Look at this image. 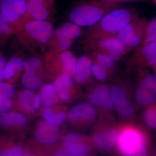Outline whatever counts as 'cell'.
<instances>
[{
	"mask_svg": "<svg viewBox=\"0 0 156 156\" xmlns=\"http://www.w3.org/2000/svg\"><path fill=\"white\" fill-rule=\"evenodd\" d=\"M119 133L115 129L97 132L92 136L93 145L102 151H109L116 145Z\"/></svg>",
	"mask_w": 156,
	"mask_h": 156,
	"instance_id": "10",
	"label": "cell"
},
{
	"mask_svg": "<svg viewBox=\"0 0 156 156\" xmlns=\"http://www.w3.org/2000/svg\"><path fill=\"white\" fill-rule=\"evenodd\" d=\"M60 133L56 126L51 125L46 121H40L34 132L37 141L42 144L50 145L57 141Z\"/></svg>",
	"mask_w": 156,
	"mask_h": 156,
	"instance_id": "11",
	"label": "cell"
},
{
	"mask_svg": "<svg viewBox=\"0 0 156 156\" xmlns=\"http://www.w3.org/2000/svg\"><path fill=\"white\" fill-rule=\"evenodd\" d=\"M147 23L142 19H135L126 26L115 36L131 50L142 45Z\"/></svg>",
	"mask_w": 156,
	"mask_h": 156,
	"instance_id": "4",
	"label": "cell"
},
{
	"mask_svg": "<svg viewBox=\"0 0 156 156\" xmlns=\"http://www.w3.org/2000/svg\"><path fill=\"white\" fill-rule=\"evenodd\" d=\"M23 156H50L48 153H46L36 147L24 148Z\"/></svg>",
	"mask_w": 156,
	"mask_h": 156,
	"instance_id": "36",
	"label": "cell"
},
{
	"mask_svg": "<svg viewBox=\"0 0 156 156\" xmlns=\"http://www.w3.org/2000/svg\"><path fill=\"white\" fill-rule=\"evenodd\" d=\"M5 63V58L2 56H0V76H4Z\"/></svg>",
	"mask_w": 156,
	"mask_h": 156,
	"instance_id": "39",
	"label": "cell"
},
{
	"mask_svg": "<svg viewBox=\"0 0 156 156\" xmlns=\"http://www.w3.org/2000/svg\"><path fill=\"white\" fill-rule=\"evenodd\" d=\"M156 2V0H155Z\"/></svg>",
	"mask_w": 156,
	"mask_h": 156,
	"instance_id": "45",
	"label": "cell"
},
{
	"mask_svg": "<svg viewBox=\"0 0 156 156\" xmlns=\"http://www.w3.org/2000/svg\"><path fill=\"white\" fill-rule=\"evenodd\" d=\"M60 58L63 74L71 78L74 77L76 58L71 52L69 51L62 52L60 55Z\"/></svg>",
	"mask_w": 156,
	"mask_h": 156,
	"instance_id": "22",
	"label": "cell"
},
{
	"mask_svg": "<svg viewBox=\"0 0 156 156\" xmlns=\"http://www.w3.org/2000/svg\"><path fill=\"white\" fill-rule=\"evenodd\" d=\"M24 149L20 144L0 137V156H23Z\"/></svg>",
	"mask_w": 156,
	"mask_h": 156,
	"instance_id": "20",
	"label": "cell"
},
{
	"mask_svg": "<svg viewBox=\"0 0 156 156\" xmlns=\"http://www.w3.org/2000/svg\"><path fill=\"white\" fill-rule=\"evenodd\" d=\"M18 100L20 107L29 112L37 111L42 103L40 95H35L28 89H23L19 92Z\"/></svg>",
	"mask_w": 156,
	"mask_h": 156,
	"instance_id": "15",
	"label": "cell"
},
{
	"mask_svg": "<svg viewBox=\"0 0 156 156\" xmlns=\"http://www.w3.org/2000/svg\"><path fill=\"white\" fill-rule=\"evenodd\" d=\"M13 106L11 99L0 98V114L9 112Z\"/></svg>",
	"mask_w": 156,
	"mask_h": 156,
	"instance_id": "37",
	"label": "cell"
},
{
	"mask_svg": "<svg viewBox=\"0 0 156 156\" xmlns=\"http://www.w3.org/2000/svg\"><path fill=\"white\" fill-rule=\"evenodd\" d=\"M144 120L149 128L156 129V107L146 110L144 115Z\"/></svg>",
	"mask_w": 156,
	"mask_h": 156,
	"instance_id": "32",
	"label": "cell"
},
{
	"mask_svg": "<svg viewBox=\"0 0 156 156\" xmlns=\"http://www.w3.org/2000/svg\"><path fill=\"white\" fill-rule=\"evenodd\" d=\"M154 68L155 69V75L156 76V66H155V67H154Z\"/></svg>",
	"mask_w": 156,
	"mask_h": 156,
	"instance_id": "42",
	"label": "cell"
},
{
	"mask_svg": "<svg viewBox=\"0 0 156 156\" xmlns=\"http://www.w3.org/2000/svg\"><path fill=\"white\" fill-rule=\"evenodd\" d=\"M105 10L98 5H81L73 9L70 13L69 18L79 26H93L105 15Z\"/></svg>",
	"mask_w": 156,
	"mask_h": 156,
	"instance_id": "3",
	"label": "cell"
},
{
	"mask_svg": "<svg viewBox=\"0 0 156 156\" xmlns=\"http://www.w3.org/2000/svg\"><path fill=\"white\" fill-rule=\"evenodd\" d=\"M136 18L126 9H119L109 12L99 22L93 26V38L96 40L104 37L115 36Z\"/></svg>",
	"mask_w": 156,
	"mask_h": 156,
	"instance_id": "1",
	"label": "cell"
},
{
	"mask_svg": "<svg viewBox=\"0 0 156 156\" xmlns=\"http://www.w3.org/2000/svg\"><path fill=\"white\" fill-rule=\"evenodd\" d=\"M22 83L28 89H37L41 85V81L35 73L27 72L23 74L22 78Z\"/></svg>",
	"mask_w": 156,
	"mask_h": 156,
	"instance_id": "28",
	"label": "cell"
},
{
	"mask_svg": "<svg viewBox=\"0 0 156 156\" xmlns=\"http://www.w3.org/2000/svg\"><path fill=\"white\" fill-rule=\"evenodd\" d=\"M48 153L50 156H89L88 154L79 152L63 146L61 147L53 149L52 151H49Z\"/></svg>",
	"mask_w": 156,
	"mask_h": 156,
	"instance_id": "30",
	"label": "cell"
},
{
	"mask_svg": "<svg viewBox=\"0 0 156 156\" xmlns=\"http://www.w3.org/2000/svg\"><path fill=\"white\" fill-rule=\"evenodd\" d=\"M54 85L58 97L63 101L68 100L70 97L69 89L73 85L72 78L63 73L59 75Z\"/></svg>",
	"mask_w": 156,
	"mask_h": 156,
	"instance_id": "19",
	"label": "cell"
},
{
	"mask_svg": "<svg viewBox=\"0 0 156 156\" xmlns=\"http://www.w3.org/2000/svg\"><path fill=\"white\" fill-rule=\"evenodd\" d=\"M40 96L42 104L45 107L55 105L58 101V95L54 84H47L42 87Z\"/></svg>",
	"mask_w": 156,
	"mask_h": 156,
	"instance_id": "21",
	"label": "cell"
},
{
	"mask_svg": "<svg viewBox=\"0 0 156 156\" xmlns=\"http://www.w3.org/2000/svg\"><path fill=\"white\" fill-rule=\"evenodd\" d=\"M116 146L120 156H149L146 136L134 128H128L120 133Z\"/></svg>",
	"mask_w": 156,
	"mask_h": 156,
	"instance_id": "2",
	"label": "cell"
},
{
	"mask_svg": "<svg viewBox=\"0 0 156 156\" xmlns=\"http://www.w3.org/2000/svg\"><path fill=\"white\" fill-rule=\"evenodd\" d=\"M67 116L69 120L72 122L80 120L91 122L96 118V111L90 104L82 103L70 109Z\"/></svg>",
	"mask_w": 156,
	"mask_h": 156,
	"instance_id": "14",
	"label": "cell"
},
{
	"mask_svg": "<svg viewBox=\"0 0 156 156\" xmlns=\"http://www.w3.org/2000/svg\"><path fill=\"white\" fill-rule=\"evenodd\" d=\"M90 103L101 107L105 110H111L114 107L111 94V89L104 84L95 87L89 96Z\"/></svg>",
	"mask_w": 156,
	"mask_h": 156,
	"instance_id": "13",
	"label": "cell"
},
{
	"mask_svg": "<svg viewBox=\"0 0 156 156\" xmlns=\"http://www.w3.org/2000/svg\"><path fill=\"white\" fill-rule=\"evenodd\" d=\"M62 145L79 152L89 153L91 146L86 138L76 133H69L66 135L62 140Z\"/></svg>",
	"mask_w": 156,
	"mask_h": 156,
	"instance_id": "16",
	"label": "cell"
},
{
	"mask_svg": "<svg viewBox=\"0 0 156 156\" xmlns=\"http://www.w3.org/2000/svg\"><path fill=\"white\" fill-rule=\"evenodd\" d=\"M110 89L113 106L119 114L124 117L130 115L134 111V107L128 99L125 88L121 85H116Z\"/></svg>",
	"mask_w": 156,
	"mask_h": 156,
	"instance_id": "7",
	"label": "cell"
},
{
	"mask_svg": "<svg viewBox=\"0 0 156 156\" xmlns=\"http://www.w3.org/2000/svg\"><path fill=\"white\" fill-rule=\"evenodd\" d=\"M15 94L14 87L10 84L0 81V98L11 99Z\"/></svg>",
	"mask_w": 156,
	"mask_h": 156,
	"instance_id": "34",
	"label": "cell"
},
{
	"mask_svg": "<svg viewBox=\"0 0 156 156\" xmlns=\"http://www.w3.org/2000/svg\"><path fill=\"white\" fill-rule=\"evenodd\" d=\"M132 59L143 66H156V41L141 45L133 55Z\"/></svg>",
	"mask_w": 156,
	"mask_h": 156,
	"instance_id": "12",
	"label": "cell"
},
{
	"mask_svg": "<svg viewBox=\"0 0 156 156\" xmlns=\"http://www.w3.org/2000/svg\"><path fill=\"white\" fill-rule=\"evenodd\" d=\"M104 1H105V2H114V1H115V0H104Z\"/></svg>",
	"mask_w": 156,
	"mask_h": 156,
	"instance_id": "41",
	"label": "cell"
},
{
	"mask_svg": "<svg viewBox=\"0 0 156 156\" xmlns=\"http://www.w3.org/2000/svg\"><path fill=\"white\" fill-rule=\"evenodd\" d=\"M28 1L33 4H44V0H28Z\"/></svg>",
	"mask_w": 156,
	"mask_h": 156,
	"instance_id": "40",
	"label": "cell"
},
{
	"mask_svg": "<svg viewBox=\"0 0 156 156\" xmlns=\"http://www.w3.org/2000/svg\"><path fill=\"white\" fill-rule=\"evenodd\" d=\"M94 61L101 65L107 69L110 70L115 66L114 60L104 52L96 50L93 53Z\"/></svg>",
	"mask_w": 156,
	"mask_h": 156,
	"instance_id": "27",
	"label": "cell"
},
{
	"mask_svg": "<svg viewBox=\"0 0 156 156\" xmlns=\"http://www.w3.org/2000/svg\"><path fill=\"white\" fill-rule=\"evenodd\" d=\"M25 28L31 36L42 44L48 42L53 32L52 24L44 20H31L26 23Z\"/></svg>",
	"mask_w": 156,
	"mask_h": 156,
	"instance_id": "8",
	"label": "cell"
},
{
	"mask_svg": "<svg viewBox=\"0 0 156 156\" xmlns=\"http://www.w3.org/2000/svg\"><path fill=\"white\" fill-rule=\"evenodd\" d=\"M94 41L96 50L106 53L115 61L130 50L115 36L104 37Z\"/></svg>",
	"mask_w": 156,
	"mask_h": 156,
	"instance_id": "5",
	"label": "cell"
},
{
	"mask_svg": "<svg viewBox=\"0 0 156 156\" xmlns=\"http://www.w3.org/2000/svg\"><path fill=\"white\" fill-rule=\"evenodd\" d=\"M109 71V70L96 62L94 61L92 62V74L98 80H105L108 77Z\"/></svg>",
	"mask_w": 156,
	"mask_h": 156,
	"instance_id": "31",
	"label": "cell"
},
{
	"mask_svg": "<svg viewBox=\"0 0 156 156\" xmlns=\"http://www.w3.org/2000/svg\"><path fill=\"white\" fill-rule=\"evenodd\" d=\"M27 11L35 20H44L49 15L48 9L44 4H33L28 1Z\"/></svg>",
	"mask_w": 156,
	"mask_h": 156,
	"instance_id": "26",
	"label": "cell"
},
{
	"mask_svg": "<svg viewBox=\"0 0 156 156\" xmlns=\"http://www.w3.org/2000/svg\"><path fill=\"white\" fill-rule=\"evenodd\" d=\"M7 22L0 14V34H7L10 32V27Z\"/></svg>",
	"mask_w": 156,
	"mask_h": 156,
	"instance_id": "38",
	"label": "cell"
},
{
	"mask_svg": "<svg viewBox=\"0 0 156 156\" xmlns=\"http://www.w3.org/2000/svg\"><path fill=\"white\" fill-rule=\"evenodd\" d=\"M26 0H1L0 14L7 22L16 21L27 11Z\"/></svg>",
	"mask_w": 156,
	"mask_h": 156,
	"instance_id": "6",
	"label": "cell"
},
{
	"mask_svg": "<svg viewBox=\"0 0 156 156\" xmlns=\"http://www.w3.org/2000/svg\"><path fill=\"white\" fill-rule=\"evenodd\" d=\"M120 1H128V0H120Z\"/></svg>",
	"mask_w": 156,
	"mask_h": 156,
	"instance_id": "43",
	"label": "cell"
},
{
	"mask_svg": "<svg viewBox=\"0 0 156 156\" xmlns=\"http://www.w3.org/2000/svg\"></svg>",
	"mask_w": 156,
	"mask_h": 156,
	"instance_id": "46",
	"label": "cell"
},
{
	"mask_svg": "<svg viewBox=\"0 0 156 156\" xmlns=\"http://www.w3.org/2000/svg\"><path fill=\"white\" fill-rule=\"evenodd\" d=\"M156 156V154L155 155V156Z\"/></svg>",
	"mask_w": 156,
	"mask_h": 156,
	"instance_id": "44",
	"label": "cell"
},
{
	"mask_svg": "<svg viewBox=\"0 0 156 156\" xmlns=\"http://www.w3.org/2000/svg\"><path fill=\"white\" fill-rule=\"evenodd\" d=\"M42 114L45 121L53 126L61 125L66 119L67 114L64 112H54L50 108L45 107L42 110Z\"/></svg>",
	"mask_w": 156,
	"mask_h": 156,
	"instance_id": "24",
	"label": "cell"
},
{
	"mask_svg": "<svg viewBox=\"0 0 156 156\" xmlns=\"http://www.w3.org/2000/svg\"><path fill=\"white\" fill-rule=\"evenodd\" d=\"M24 67V61L22 58L14 56L10 59L5 67L4 77L10 80L16 73L21 70Z\"/></svg>",
	"mask_w": 156,
	"mask_h": 156,
	"instance_id": "23",
	"label": "cell"
},
{
	"mask_svg": "<svg viewBox=\"0 0 156 156\" xmlns=\"http://www.w3.org/2000/svg\"><path fill=\"white\" fill-rule=\"evenodd\" d=\"M135 99L141 105H150L156 100V95L150 90L139 85L135 92Z\"/></svg>",
	"mask_w": 156,
	"mask_h": 156,
	"instance_id": "25",
	"label": "cell"
},
{
	"mask_svg": "<svg viewBox=\"0 0 156 156\" xmlns=\"http://www.w3.org/2000/svg\"><path fill=\"white\" fill-rule=\"evenodd\" d=\"M92 59L88 56H83L77 59L74 77L77 83L83 84L87 82L92 74Z\"/></svg>",
	"mask_w": 156,
	"mask_h": 156,
	"instance_id": "18",
	"label": "cell"
},
{
	"mask_svg": "<svg viewBox=\"0 0 156 156\" xmlns=\"http://www.w3.org/2000/svg\"><path fill=\"white\" fill-rule=\"evenodd\" d=\"M156 41V18L147 23L143 44Z\"/></svg>",
	"mask_w": 156,
	"mask_h": 156,
	"instance_id": "29",
	"label": "cell"
},
{
	"mask_svg": "<svg viewBox=\"0 0 156 156\" xmlns=\"http://www.w3.org/2000/svg\"><path fill=\"white\" fill-rule=\"evenodd\" d=\"M41 61L37 57H31L24 61V68L27 72L34 73L41 65Z\"/></svg>",
	"mask_w": 156,
	"mask_h": 156,
	"instance_id": "35",
	"label": "cell"
},
{
	"mask_svg": "<svg viewBox=\"0 0 156 156\" xmlns=\"http://www.w3.org/2000/svg\"><path fill=\"white\" fill-rule=\"evenodd\" d=\"M150 90L156 95V76L154 74H147L143 77L140 85Z\"/></svg>",
	"mask_w": 156,
	"mask_h": 156,
	"instance_id": "33",
	"label": "cell"
},
{
	"mask_svg": "<svg viewBox=\"0 0 156 156\" xmlns=\"http://www.w3.org/2000/svg\"><path fill=\"white\" fill-rule=\"evenodd\" d=\"M26 117L17 112L9 111L0 114V128L9 129L25 125Z\"/></svg>",
	"mask_w": 156,
	"mask_h": 156,
	"instance_id": "17",
	"label": "cell"
},
{
	"mask_svg": "<svg viewBox=\"0 0 156 156\" xmlns=\"http://www.w3.org/2000/svg\"><path fill=\"white\" fill-rule=\"evenodd\" d=\"M81 34L80 28L75 23H66L59 27L56 30V35L60 49L64 50L69 48L73 41Z\"/></svg>",
	"mask_w": 156,
	"mask_h": 156,
	"instance_id": "9",
	"label": "cell"
}]
</instances>
